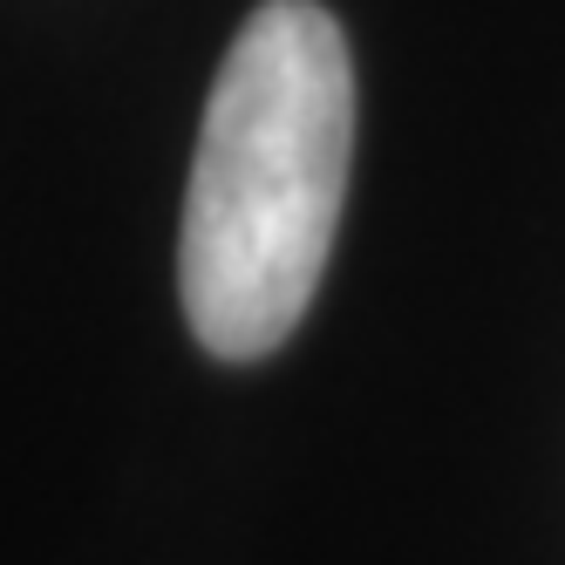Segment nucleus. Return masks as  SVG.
<instances>
[{
    "mask_svg": "<svg viewBox=\"0 0 565 565\" xmlns=\"http://www.w3.org/2000/svg\"><path fill=\"white\" fill-rule=\"evenodd\" d=\"M348 150L354 62L334 14L259 0L218 62L178 238V294L212 354L259 361L300 328L334 253Z\"/></svg>",
    "mask_w": 565,
    "mask_h": 565,
    "instance_id": "nucleus-1",
    "label": "nucleus"
}]
</instances>
